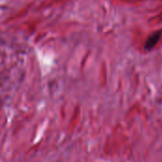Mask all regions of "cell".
<instances>
[{
  "mask_svg": "<svg viewBox=\"0 0 162 162\" xmlns=\"http://www.w3.org/2000/svg\"><path fill=\"white\" fill-rule=\"evenodd\" d=\"M161 35H162V30H157L149 36L148 39L145 42V49H147V51H151V49H153L159 42L160 38H161Z\"/></svg>",
  "mask_w": 162,
  "mask_h": 162,
  "instance_id": "1",
  "label": "cell"
}]
</instances>
